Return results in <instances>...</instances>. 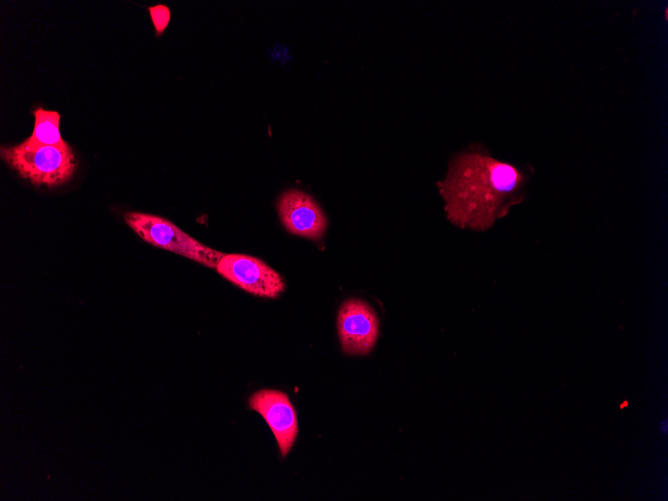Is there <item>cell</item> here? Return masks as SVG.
<instances>
[{"mask_svg":"<svg viewBox=\"0 0 668 501\" xmlns=\"http://www.w3.org/2000/svg\"><path fill=\"white\" fill-rule=\"evenodd\" d=\"M248 404L267 422L282 457H286L298 434L296 412L288 395L275 389H260L250 396Z\"/></svg>","mask_w":668,"mask_h":501,"instance_id":"8992f818","label":"cell"},{"mask_svg":"<svg viewBox=\"0 0 668 501\" xmlns=\"http://www.w3.org/2000/svg\"><path fill=\"white\" fill-rule=\"evenodd\" d=\"M277 210L283 226L291 234L319 240L326 230L327 219L323 210L301 190L283 192L277 202Z\"/></svg>","mask_w":668,"mask_h":501,"instance_id":"52a82bcc","label":"cell"},{"mask_svg":"<svg viewBox=\"0 0 668 501\" xmlns=\"http://www.w3.org/2000/svg\"><path fill=\"white\" fill-rule=\"evenodd\" d=\"M1 159L17 174L33 185L49 187L68 182L76 171L72 147L31 144L26 139L14 146H2Z\"/></svg>","mask_w":668,"mask_h":501,"instance_id":"7a4b0ae2","label":"cell"},{"mask_svg":"<svg viewBox=\"0 0 668 501\" xmlns=\"http://www.w3.org/2000/svg\"><path fill=\"white\" fill-rule=\"evenodd\" d=\"M152 23L157 36H160L167 28L170 21V10L166 5L157 4L148 8Z\"/></svg>","mask_w":668,"mask_h":501,"instance_id":"9c48e42d","label":"cell"},{"mask_svg":"<svg viewBox=\"0 0 668 501\" xmlns=\"http://www.w3.org/2000/svg\"><path fill=\"white\" fill-rule=\"evenodd\" d=\"M337 328L342 349L346 354L365 355L376 343L379 321L368 303L360 299H349L338 311Z\"/></svg>","mask_w":668,"mask_h":501,"instance_id":"5b68a950","label":"cell"},{"mask_svg":"<svg viewBox=\"0 0 668 501\" xmlns=\"http://www.w3.org/2000/svg\"><path fill=\"white\" fill-rule=\"evenodd\" d=\"M526 183L517 167L477 149L453 157L439 190L454 225L482 231L523 200Z\"/></svg>","mask_w":668,"mask_h":501,"instance_id":"6da1fadb","label":"cell"},{"mask_svg":"<svg viewBox=\"0 0 668 501\" xmlns=\"http://www.w3.org/2000/svg\"><path fill=\"white\" fill-rule=\"evenodd\" d=\"M34 128L26 138L31 144L65 145L67 142L60 134V114L57 111L37 107L33 110Z\"/></svg>","mask_w":668,"mask_h":501,"instance_id":"ba28073f","label":"cell"},{"mask_svg":"<svg viewBox=\"0 0 668 501\" xmlns=\"http://www.w3.org/2000/svg\"><path fill=\"white\" fill-rule=\"evenodd\" d=\"M660 430L663 431V433L667 432V421L664 420L660 423Z\"/></svg>","mask_w":668,"mask_h":501,"instance_id":"30bf717a","label":"cell"},{"mask_svg":"<svg viewBox=\"0 0 668 501\" xmlns=\"http://www.w3.org/2000/svg\"><path fill=\"white\" fill-rule=\"evenodd\" d=\"M216 271L225 279L248 293L277 298L286 284L282 276L259 258L245 254H225Z\"/></svg>","mask_w":668,"mask_h":501,"instance_id":"277c9868","label":"cell"},{"mask_svg":"<svg viewBox=\"0 0 668 501\" xmlns=\"http://www.w3.org/2000/svg\"><path fill=\"white\" fill-rule=\"evenodd\" d=\"M627 405H628V403L625 401V402H623V404L620 405V408H624Z\"/></svg>","mask_w":668,"mask_h":501,"instance_id":"8fae6325","label":"cell"},{"mask_svg":"<svg viewBox=\"0 0 668 501\" xmlns=\"http://www.w3.org/2000/svg\"><path fill=\"white\" fill-rule=\"evenodd\" d=\"M124 220L144 241L187 257L209 268H216L225 255L197 241L168 219L143 212H126Z\"/></svg>","mask_w":668,"mask_h":501,"instance_id":"3957f363","label":"cell"}]
</instances>
